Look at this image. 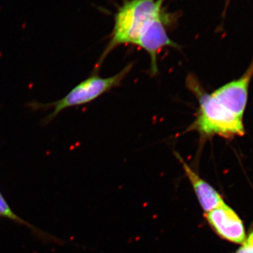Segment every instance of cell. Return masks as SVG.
<instances>
[{"instance_id": "6da1fadb", "label": "cell", "mask_w": 253, "mask_h": 253, "mask_svg": "<svg viewBox=\"0 0 253 253\" xmlns=\"http://www.w3.org/2000/svg\"><path fill=\"white\" fill-rule=\"evenodd\" d=\"M165 0H126L115 16L112 36L101 56V61L115 48L135 44L139 37L158 18L168 16L163 7Z\"/></svg>"}, {"instance_id": "7a4b0ae2", "label": "cell", "mask_w": 253, "mask_h": 253, "mask_svg": "<svg viewBox=\"0 0 253 253\" xmlns=\"http://www.w3.org/2000/svg\"><path fill=\"white\" fill-rule=\"evenodd\" d=\"M187 85L199 101V113L189 130H196L201 135L221 136L225 138L241 136L245 134L244 122L218 102L211 94L205 92L195 78L186 81Z\"/></svg>"}, {"instance_id": "3957f363", "label": "cell", "mask_w": 253, "mask_h": 253, "mask_svg": "<svg viewBox=\"0 0 253 253\" xmlns=\"http://www.w3.org/2000/svg\"><path fill=\"white\" fill-rule=\"evenodd\" d=\"M133 63L127 65L121 72L111 77L101 78L97 75L93 74L85 81L75 86L62 99L51 104H44L33 102L30 105L33 109H47L50 108L54 109L52 113H50L44 119V124L47 125L63 110L91 102L104 93L119 85L128 73L130 72Z\"/></svg>"}, {"instance_id": "277c9868", "label": "cell", "mask_w": 253, "mask_h": 253, "mask_svg": "<svg viewBox=\"0 0 253 253\" xmlns=\"http://www.w3.org/2000/svg\"><path fill=\"white\" fill-rule=\"evenodd\" d=\"M208 225L221 239L234 244H242L247 234L244 221L225 202L204 213Z\"/></svg>"}, {"instance_id": "5b68a950", "label": "cell", "mask_w": 253, "mask_h": 253, "mask_svg": "<svg viewBox=\"0 0 253 253\" xmlns=\"http://www.w3.org/2000/svg\"><path fill=\"white\" fill-rule=\"evenodd\" d=\"M253 77V61L241 78L221 86L211 95L226 109L243 119L247 106L250 83Z\"/></svg>"}, {"instance_id": "8992f818", "label": "cell", "mask_w": 253, "mask_h": 253, "mask_svg": "<svg viewBox=\"0 0 253 253\" xmlns=\"http://www.w3.org/2000/svg\"><path fill=\"white\" fill-rule=\"evenodd\" d=\"M169 16L158 18L154 21L141 35L136 41L134 45L139 46L147 51L151 59V73L156 74L158 72V52L166 46L178 47L168 36L167 29L169 23Z\"/></svg>"}, {"instance_id": "52a82bcc", "label": "cell", "mask_w": 253, "mask_h": 253, "mask_svg": "<svg viewBox=\"0 0 253 253\" xmlns=\"http://www.w3.org/2000/svg\"><path fill=\"white\" fill-rule=\"evenodd\" d=\"M175 156L181 163L183 170L189 179L194 194L204 213L209 212L224 204V199L217 190L201 178L197 172H195L187 163L184 161L180 155L175 153Z\"/></svg>"}, {"instance_id": "ba28073f", "label": "cell", "mask_w": 253, "mask_h": 253, "mask_svg": "<svg viewBox=\"0 0 253 253\" xmlns=\"http://www.w3.org/2000/svg\"><path fill=\"white\" fill-rule=\"evenodd\" d=\"M0 216L1 217H4L9 218L11 220H14L18 223H21V224H25V225L29 226L30 228L33 229V230H36L35 227L30 225L28 223L23 221L21 218L18 217L10 208L9 205H8L6 201H5L4 197L0 193Z\"/></svg>"}, {"instance_id": "9c48e42d", "label": "cell", "mask_w": 253, "mask_h": 253, "mask_svg": "<svg viewBox=\"0 0 253 253\" xmlns=\"http://www.w3.org/2000/svg\"><path fill=\"white\" fill-rule=\"evenodd\" d=\"M241 245V247L235 253H253V228L246 236L244 242Z\"/></svg>"}]
</instances>
